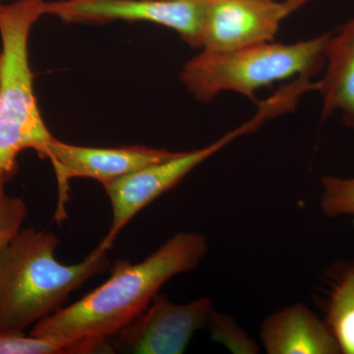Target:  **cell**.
Wrapping results in <instances>:
<instances>
[{
	"instance_id": "8fae6325",
	"label": "cell",
	"mask_w": 354,
	"mask_h": 354,
	"mask_svg": "<svg viewBox=\"0 0 354 354\" xmlns=\"http://www.w3.org/2000/svg\"><path fill=\"white\" fill-rule=\"evenodd\" d=\"M316 91L322 100V120L339 113L354 130V17L332 32Z\"/></svg>"
},
{
	"instance_id": "e0dca14e",
	"label": "cell",
	"mask_w": 354,
	"mask_h": 354,
	"mask_svg": "<svg viewBox=\"0 0 354 354\" xmlns=\"http://www.w3.org/2000/svg\"><path fill=\"white\" fill-rule=\"evenodd\" d=\"M0 64H1V48H0Z\"/></svg>"
},
{
	"instance_id": "ba28073f",
	"label": "cell",
	"mask_w": 354,
	"mask_h": 354,
	"mask_svg": "<svg viewBox=\"0 0 354 354\" xmlns=\"http://www.w3.org/2000/svg\"><path fill=\"white\" fill-rule=\"evenodd\" d=\"M308 0H206L201 48L221 53L272 41L279 26Z\"/></svg>"
},
{
	"instance_id": "30bf717a",
	"label": "cell",
	"mask_w": 354,
	"mask_h": 354,
	"mask_svg": "<svg viewBox=\"0 0 354 354\" xmlns=\"http://www.w3.org/2000/svg\"><path fill=\"white\" fill-rule=\"evenodd\" d=\"M260 339L268 354L341 353L325 321L302 304L270 314L261 326Z\"/></svg>"
},
{
	"instance_id": "7c38bea8",
	"label": "cell",
	"mask_w": 354,
	"mask_h": 354,
	"mask_svg": "<svg viewBox=\"0 0 354 354\" xmlns=\"http://www.w3.org/2000/svg\"><path fill=\"white\" fill-rule=\"evenodd\" d=\"M325 322L344 354H354V265L335 279L330 291Z\"/></svg>"
},
{
	"instance_id": "8992f818",
	"label": "cell",
	"mask_w": 354,
	"mask_h": 354,
	"mask_svg": "<svg viewBox=\"0 0 354 354\" xmlns=\"http://www.w3.org/2000/svg\"><path fill=\"white\" fill-rule=\"evenodd\" d=\"M205 6L206 0H59L46 3V14L66 23H153L174 30L186 44L200 48Z\"/></svg>"
},
{
	"instance_id": "52a82bcc",
	"label": "cell",
	"mask_w": 354,
	"mask_h": 354,
	"mask_svg": "<svg viewBox=\"0 0 354 354\" xmlns=\"http://www.w3.org/2000/svg\"><path fill=\"white\" fill-rule=\"evenodd\" d=\"M213 302L207 297L176 304L156 295L134 320L109 339L113 353L180 354L193 335L208 325Z\"/></svg>"
},
{
	"instance_id": "3957f363",
	"label": "cell",
	"mask_w": 354,
	"mask_h": 354,
	"mask_svg": "<svg viewBox=\"0 0 354 354\" xmlns=\"http://www.w3.org/2000/svg\"><path fill=\"white\" fill-rule=\"evenodd\" d=\"M44 0L0 3V195L18 171L21 152L32 149L46 158L55 137L44 124L29 62L32 26L46 14Z\"/></svg>"
},
{
	"instance_id": "277c9868",
	"label": "cell",
	"mask_w": 354,
	"mask_h": 354,
	"mask_svg": "<svg viewBox=\"0 0 354 354\" xmlns=\"http://www.w3.org/2000/svg\"><path fill=\"white\" fill-rule=\"evenodd\" d=\"M332 32L295 44L272 41L236 50L201 51L180 72V80L198 101L209 102L223 92L255 99L256 92L279 81L312 78L323 71Z\"/></svg>"
},
{
	"instance_id": "9a60e30c",
	"label": "cell",
	"mask_w": 354,
	"mask_h": 354,
	"mask_svg": "<svg viewBox=\"0 0 354 354\" xmlns=\"http://www.w3.org/2000/svg\"><path fill=\"white\" fill-rule=\"evenodd\" d=\"M67 349L41 337H26L24 332L0 330V354H64Z\"/></svg>"
},
{
	"instance_id": "7a4b0ae2",
	"label": "cell",
	"mask_w": 354,
	"mask_h": 354,
	"mask_svg": "<svg viewBox=\"0 0 354 354\" xmlns=\"http://www.w3.org/2000/svg\"><path fill=\"white\" fill-rule=\"evenodd\" d=\"M55 234L24 228L0 253V330L24 332L32 324L64 308L70 295L109 269L99 246L82 262L65 265L55 258Z\"/></svg>"
},
{
	"instance_id": "2e32d148",
	"label": "cell",
	"mask_w": 354,
	"mask_h": 354,
	"mask_svg": "<svg viewBox=\"0 0 354 354\" xmlns=\"http://www.w3.org/2000/svg\"><path fill=\"white\" fill-rule=\"evenodd\" d=\"M27 206L21 198L0 195V253L22 228Z\"/></svg>"
},
{
	"instance_id": "5bb4252c",
	"label": "cell",
	"mask_w": 354,
	"mask_h": 354,
	"mask_svg": "<svg viewBox=\"0 0 354 354\" xmlns=\"http://www.w3.org/2000/svg\"><path fill=\"white\" fill-rule=\"evenodd\" d=\"M214 339L225 344L234 353H257L258 346L247 335L234 320L214 310L208 325Z\"/></svg>"
},
{
	"instance_id": "9c48e42d",
	"label": "cell",
	"mask_w": 354,
	"mask_h": 354,
	"mask_svg": "<svg viewBox=\"0 0 354 354\" xmlns=\"http://www.w3.org/2000/svg\"><path fill=\"white\" fill-rule=\"evenodd\" d=\"M177 153L146 146L90 148L53 139L48 145L46 158L53 164L58 183L55 220L62 223L66 218L65 203L68 201L70 179H95L104 185L147 165L169 160Z\"/></svg>"
},
{
	"instance_id": "6da1fadb",
	"label": "cell",
	"mask_w": 354,
	"mask_h": 354,
	"mask_svg": "<svg viewBox=\"0 0 354 354\" xmlns=\"http://www.w3.org/2000/svg\"><path fill=\"white\" fill-rule=\"evenodd\" d=\"M208 250L205 235L183 232L142 262L116 261L108 281L35 324L31 335L68 353H113L109 339L139 316L167 281L196 269Z\"/></svg>"
},
{
	"instance_id": "4fadbf2b",
	"label": "cell",
	"mask_w": 354,
	"mask_h": 354,
	"mask_svg": "<svg viewBox=\"0 0 354 354\" xmlns=\"http://www.w3.org/2000/svg\"><path fill=\"white\" fill-rule=\"evenodd\" d=\"M321 186V208L326 216H354V177L325 176Z\"/></svg>"
},
{
	"instance_id": "5b68a950",
	"label": "cell",
	"mask_w": 354,
	"mask_h": 354,
	"mask_svg": "<svg viewBox=\"0 0 354 354\" xmlns=\"http://www.w3.org/2000/svg\"><path fill=\"white\" fill-rule=\"evenodd\" d=\"M281 115V108L274 99L261 102L257 113L241 127L221 136L211 145L190 152H178L164 162L147 165L127 176L104 184L113 208V223L100 248L108 251L113 247L121 230L139 212L176 187L198 165L215 155L234 140L259 129L266 121Z\"/></svg>"
}]
</instances>
